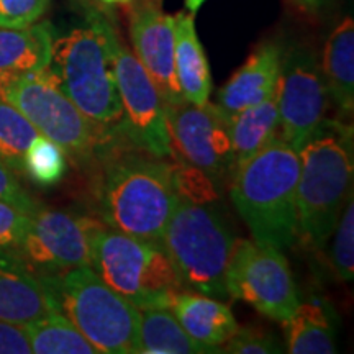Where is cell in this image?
<instances>
[{
	"label": "cell",
	"mask_w": 354,
	"mask_h": 354,
	"mask_svg": "<svg viewBox=\"0 0 354 354\" xmlns=\"http://www.w3.org/2000/svg\"><path fill=\"white\" fill-rule=\"evenodd\" d=\"M97 165L95 197L102 223L140 240L161 243L179 201L172 166L123 138L115 141Z\"/></svg>",
	"instance_id": "obj_1"
},
{
	"label": "cell",
	"mask_w": 354,
	"mask_h": 354,
	"mask_svg": "<svg viewBox=\"0 0 354 354\" xmlns=\"http://www.w3.org/2000/svg\"><path fill=\"white\" fill-rule=\"evenodd\" d=\"M299 159L297 238L322 250L353 194V127L325 117L299 149Z\"/></svg>",
	"instance_id": "obj_2"
},
{
	"label": "cell",
	"mask_w": 354,
	"mask_h": 354,
	"mask_svg": "<svg viewBox=\"0 0 354 354\" xmlns=\"http://www.w3.org/2000/svg\"><path fill=\"white\" fill-rule=\"evenodd\" d=\"M299 151L274 140L230 177L234 209L261 245L286 251L297 240Z\"/></svg>",
	"instance_id": "obj_3"
},
{
	"label": "cell",
	"mask_w": 354,
	"mask_h": 354,
	"mask_svg": "<svg viewBox=\"0 0 354 354\" xmlns=\"http://www.w3.org/2000/svg\"><path fill=\"white\" fill-rule=\"evenodd\" d=\"M55 304L99 353H140V310L105 284L91 266L39 274Z\"/></svg>",
	"instance_id": "obj_4"
},
{
	"label": "cell",
	"mask_w": 354,
	"mask_h": 354,
	"mask_svg": "<svg viewBox=\"0 0 354 354\" xmlns=\"http://www.w3.org/2000/svg\"><path fill=\"white\" fill-rule=\"evenodd\" d=\"M48 69L61 92L87 118L118 133L122 105L100 13L92 15L87 26L55 39Z\"/></svg>",
	"instance_id": "obj_5"
},
{
	"label": "cell",
	"mask_w": 354,
	"mask_h": 354,
	"mask_svg": "<svg viewBox=\"0 0 354 354\" xmlns=\"http://www.w3.org/2000/svg\"><path fill=\"white\" fill-rule=\"evenodd\" d=\"M159 245L185 289L228 297L225 277L234 236L214 205L179 196Z\"/></svg>",
	"instance_id": "obj_6"
},
{
	"label": "cell",
	"mask_w": 354,
	"mask_h": 354,
	"mask_svg": "<svg viewBox=\"0 0 354 354\" xmlns=\"http://www.w3.org/2000/svg\"><path fill=\"white\" fill-rule=\"evenodd\" d=\"M0 97L19 109L39 135L55 141L76 165H97L122 138L87 118L61 92L48 68L7 84L0 88Z\"/></svg>",
	"instance_id": "obj_7"
},
{
	"label": "cell",
	"mask_w": 354,
	"mask_h": 354,
	"mask_svg": "<svg viewBox=\"0 0 354 354\" xmlns=\"http://www.w3.org/2000/svg\"><path fill=\"white\" fill-rule=\"evenodd\" d=\"M91 268L136 308L167 307L185 289L159 243L102 227L91 243Z\"/></svg>",
	"instance_id": "obj_8"
},
{
	"label": "cell",
	"mask_w": 354,
	"mask_h": 354,
	"mask_svg": "<svg viewBox=\"0 0 354 354\" xmlns=\"http://www.w3.org/2000/svg\"><path fill=\"white\" fill-rule=\"evenodd\" d=\"M102 25L122 105L118 133L127 143L153 156L165 159L172 156L166 102L133 51L122 41L117 28L104 17Z\"/></svg>",
	"instance_id": "obj_9"
},
{
	"label": "cell",
	"mask_w": 354,
	"mask_h": 354,
	"mask_svg": "<svg viewBox=\"0 0 354 354\" xmlns=\"http://www.w3.org/2000/svg\"><path fill=\"white\" fill-rule=\"evenodd\" d=\"M225 284L228 297L243 300L274 322L289 320L300 304L282 251L254 240H234Z\"/></svg>",
	"instance_id": "obj_10"
},
{
	"label": "cell",
	"mask_w": 354,
	"mask_h": 354,
	"mask_svg": "<svg viewBox=\"0 0 354 354\" xmlns=\"http://www.w3.org/2000/svg\"><path fill=\"white\" fill-rule=\"evenodd\" d=\"M105 227L92 216L43 209L30 215L28 228L15 258L35 276L91 266L92 236Z\"/></svg>",
	"instance_id": "obj_11"
},
{
	"label": "cell",
	"mask_w": 354,
	"mask_h": 354,
	"mask_svg": "<svg viewBox=\"0 0 354 354\" xmlns=\"http://www.w3.org/2000/svg\"><path fill=\"white\" fill-rule=\"evenodd\" d=\"M228 120V115L209 100L202 105L184 100L167 107L172 151L202 171L215 187L227 183L234 171Z\"/></svg>",
	"instance_id": "obj_12"
},
{
	"label": "cell",
	"mask_w": 354,
	"mask_h": 354,
	"mask_svg": "<svg viewBox=\"0 0 354 354\" xmlns=\"http://www.w3.org/2000/svg\"><path fill=\"white\" fill-rule=\"evenodd\" d=\"M276 100L279 136L299 151L325 118L330 102L320 64L308 48L292 46L282 55Z\"/></svg>",
	"instance_id": "obj_13"
},
{
	"label": "cell",
	"mask_w": 354,
	"mask_h": 354,
	"mask_svg": "<svg viewBox=\"0 0 354 354\" xmlns=\"http://www.w3.org/2000/svg\"><path fill=\"white\" fill-rule=\"evenodd\" d=\"M123 7L133 55L153 79L166 107L184 102L174 73V15L162 10V0H130Z\"/></svg>",
	"instance_id": "obj_14"
},
{
	"label": "cell",
	"mask_w": 354,
	"mask_h": 354,
	"mask_svg": "<svg viewBox=\"0 0 354 354\" xmlns=\"http://www.w3.org/2000/svg\"><path fill=\"white\" fill-rule=\"evenodd\" d=\"M281 44L266 41L254 48L248 59L218 92V107L228 117L276 94L282 63Z\"/></svg>",
	"instance_id": "obj_15"
},
{
	"label": "cell",
	"mask_w": 354,
	"mask_h": 354,
	"mask_svg": "<svg viewBox=\"0 0 354 354\" xmlns=\"http://www.w3.org/2000/svg\"><path fill=\"white\" fill-rule=\"evenodd\" d=\"M167 308L174 313L185 333L207 353H220V348L240 326L227 304L190 289L172 295Z\"/></svg>",
	"instance_id": "obj_16"
},
{
	"label": "cell",
	"mask_w": 354,
	"mask_h": 354,
	"mask_svg": "<svg viewBox=\"0 0 354 354\" xmlns=\"http://www.w3.org/2000/svg\"><path fill=\"white\" fill-rule=\"evenodd\" d=\"M53 310L55 304L39 279L17 258L0 253V320L28 325Z\"/></svg>",
	"instance_id": "obj_17"
},
{
	"label": "cell",
	"mask_w": 354,
	"mask_h": 354,
	"mask_svg": "<svg viewBox=\"0 0 354 354\" xmlns=\"http://www.w3.org/2000/svg\"><path fill=\"white\" fill-rule=\"evenodd\" d=\"M55 32L48 21L25 28L0 26V88L17 79L39 73L51 63Z\"/></svg>",
	"instance_id": "obj_18"
},
{
	"label": "cell",
	"mask_w": 354,
	"mask_h": 354,
	"mask_svg": "<svg viewBox=\"0 0 354 354\" xmlns=\"http://www.w3.org/2000/svg\"><path fill=\"white\" fill-rule=\"evenodd\" d=\"M174 73L185 102L202 105L210 99L214 87L210 64L190 12L174 15Z\"/></svg>",
	"instance_id": "obj_19"
},
{
	"label": "cell",
	"mask_w": 354,
	"mask_h": 354,
	"mask_svg": "<svg viewBox=\"0 0 354 354\" xmlns=\"http://www.w3.org/2000/svg\"><path fill=\"white\" fill-rule=\"evenodd\" d=\"M322 77L328 100L343 117L354 110V21H339L326 39L322 55Z\"/></svg>",
	"instance_id": "obj_20"
},
{
	"label": "cell",
	"mask_w": 354,
	"mask_h": 354,
	"mask_svg": "<svg viewBox=\"0 0 354 354\" xmlns=\"http://www.w3.org/2000/svg\"><path fill=\"white\" fill-rule=\"evenodd\" d=\"M228 128L234 154V169H236L274 140L281 138L276 94L232 115Z\"/></svg>",
	"instance_id": "obj_21"
},
{
	"label": "cell",
	"mask_w": 354,
	"mask_h": 354,
	"mask_svg": "<svg viewBox=\"0 0 354 354\" xmlns=\"http://www.w3.org/2000/svg\"><path fill=\"white\" fill-rule=\"evenodd\" d=\"M140 353L202 354L205 348L194 342L167 307L140 308Z\"/></svg>",
	"instance_id": "obj_22"
},
{
	"label": "cell",
	"mask_w": 354,
	"mask_h": 354,
	"mask_svg": "<svg viewBox=\"0 0 354 354\" xmlns=\"http://www.w3.org/2000/svg\"><path fill=\"white\" fill-rule=\"evenodd\" d=\"M287 330V351L292 354L336 353L335 328L322 304H299L290 318L284 322Z\"/></svg>",
	"instance_id": "obj_23"
},
{
	"label": "cell",
	"mask_w": 354,
	"mask_h": 354,
	"mask_svg": "<svg viewBox=\"0 0 354 354\" xmlns=\"http://www.w3.org/2000/svg\"><path fill=\"white\" fill-rule=\"evenodd\" d=\"M32 353L37 354H97L99 351L63 313L53 310L46 317L24 325Z\"/></svg>",
	"instance_id": "obj_24"
},
{
	"label": "cell",
	"mask_w": 354,
	"mask_h": 354,
	"mask_svg": "<svg viewBox=\"0 0 354 354\" xmlns=\"http://www.w3.org/2000/svg\"><path fill=\"white\" fill-rule=\"evenodd\" d=\"M38 135L32 122L10 102L0 97V161L13 174H25V153Z\"/></svg>",
	"instance_id": "obj_25"
},
{
	"label": "cell",
	"mask_w": 354,
	"mask_h": 354,
	"mask_svg": "<svg viewBox=\"0 0 354 354\" xmlns=\"http://www.w3.org/2000/svg\"><path fill=\"white\" fill-rule=\"evenodd\" d=\"M24 171L39 185H53L63 179L66 171V154L55 141L38 135L26 149Z\"/></svg>",
	"instance_id": "obj_26"
},
{
	"label": "cell",
	"mask_w": 354,
	"mask_h": 354,
	"mask_svg": "<svg viewBox=\"0 0 354 354\" xmlns=\"http://www.w3.org/2000/svg\"><path fill=\"white\" fill-rule=\"evenodd\" d=\"M331 246V266L336 276L343 282H351L354 277V202L353 194L344 203L339 218L336 221Z\"/></svg>",
	"instance_id": "obj_27"
},
{
	"label": "cell",
	"mask_w": 354,
	"mask_h": 354,
	"mask_svg": "<svg viewBox=\"0 0 354 354\" xmlns=\"http://www.w3.org/2000/svg\"><path fill=\"white\" fill-rule=\"evenodd\" d=\"M30 215L10 202L0 201V253L15 258L28 228Z\"/></svg>",
	"instance_id": "obj_28"
},
{
	"label": "cell",
	"mask_w": 354,
	"mask_h": 354,
	"mask_svg": "<svg viewBox=\"0 0 354 354\" xmlns=\"http://www.w3.org/2000/svg\"><path fill=\"white\" fill-rule=\"evenodd\" d=\"M51 0H0V26L25 28L41 19Z\"/></svg>",
	"instance_id": "obj_29"
},
{
	"label": "cell",
	"mask_w": 354,
	"mask_h": 354,
	"mask_svg": "<svg viewBox=\"0 0 354 354\" xmlns=\"http://www.w3.org/2000/svg\"><path fill=\"white\" fill-rule=\"evenodd\" d=\"M220 353L232 354H268L282 353L279 342L271 333L259 328H240L220 349Z\"/></svg>",
	"instance_id": "obj_30"
},
{
	"label": "cell",
	"mask_w": 354,
	"mask_h": 354,
	"mask_svg": "<svg viewBox=\"0 0 354 354\" xmlns=\"http://www.w3.org/2000/svg\"><path fill=\"white\" fill-rule=\"evenodd\" d=\"M0 201L10 202L28 214H33L39 207L38 202L21 187L17 174H13L2 161H0Z\"/></svg>",
	"instance_id": "obj_31"
},
{
	"label": "cell",
	"mask_w": 354,
	"mask_h": 354,
	"mask_svg": "<svg viewBox=\"0 0 354 354\" xmlns=\"http://www.w3.org/2000/svg\"><path fill=\"white\" fill-rule=\"evenodd\" d=\"M30 353H32V344H30L24 325L0 320V354Z\"/></svg>",
	"instance_id": "obj_32"
},
{
	"label": "cell",
	"mask_w": 354,
	"mask_h": 354,
	"mask_svg": "<svg viewBox=\"0 0 354 354\" xmlns=\"http://www.w3.org/2000/svg\"><path fill=\"white\" fill-rule=\"evenodd\" d=\"M295 7H299L300 10L307 12V13H313L317 12L318 8L323 6V0H290Z\"/></svg>",
	"instance_id": "obj_33"
},
{
	"label": "cell",
	"mask_w": 354,
	"mask_h": 354,
	"mask_svg": "<svg viewBox=\"0 0 354 354\" xmlns=\"http://www.w3.org/2000/svg\"><path fill=\"white\" fill-rule=\"evenodd\" d=\"M184 3H185V8H187V12L196 13L198 8L205 3V0H184Z\"/></svg>",
	"instance_id": "obj_34"
},
{
	"label": "cell",
	"mask_w": 354,
	"mask_h": 354,
	"mask_svg": "<svg viewBox=\"0 0 354 354\" xmlns=\"http://www.w3.org/2000/svg\"><path fill=\"white\" fill-rule=\"evenodd\" d=\"M99 2L105 3V6H125L130 0H99Z\"/></svg>",
	"instance_id": "obj_35"
}]
</instances>
